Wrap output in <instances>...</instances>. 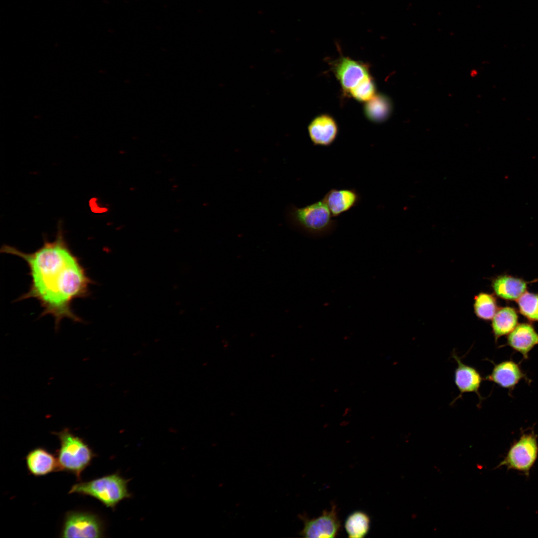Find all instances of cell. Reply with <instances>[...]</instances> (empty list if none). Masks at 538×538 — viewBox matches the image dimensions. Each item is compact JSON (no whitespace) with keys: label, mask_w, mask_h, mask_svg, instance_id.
Wrapping results in <instances>:
<instances>
[{"label":"cell","mask_w":538,"mask_h":538,"mask_svg":"<svg viewBox=\"0 0 538 538\" xmlns=\"http://www.w3.org/2000/svg\"><path fill=\"white\" fill-rule=\"evenodd\" d=\"M495 293L507 300H517L526 291L527 282L522 278L508 274L498 276L492 283Z\"/></svg>","instance_id":"9a60e30c"},{"label":"cell","mask_w":538,"mask_h":538,"mask_svg":"<svg viewBox=\"0 0 538 538\" xmlns=\"http://www.w3.org/2000/svg\"><path fill=\"white\" fill-rule=\"evenodd\" d=\"M393 106L391 100L382 94H376L366 102L364 114L368 119L375 123H381L391 116Z\"/></svg>","instance_id":"e0dca14e"},{"label":"cell","mask_w":538,"mask_h":538,"mask_svg":"<svg viewBox=\"0 0 538 538\" xmlns=\"http://www.w3.org/2000/svg\"><path fill=\"white\" fill-rule=\"evenodd\" d=\"M370 526L368 516L361 511L350 514L345 522V528L350 538H362L368 534Z\"/></svg>","instance_id":"ac0fdd59"},{"label":"cell","mask_w":538,"mask_h":538,"mask_svg":"<svg viewBox=\"0 0 538 538\" xmlns=\"http://www.w3.org/2000/svg\"><path fill=\"white\" fill-rule=\"evenodd\" d=\"M105 524L97 514L85 511H70L64 516L61 538H103Z\"/></svg>","instance_id":"5b68a950"},{"label":"cell","mask_w":538,"mask_h":538,"mask_svg":"<svg viewBox=\"0 0 538 538\" xmlns=\"http://www.w3.org/2000/svg\"><path fill=\"white\" fill-rule=\"evenodd\" d=\"M333 71L343 90L348 93L365 78L371 75L367 64L344 56L335 61Z\"/></svg>","instance_id":"ba28073f"},{"label":"cell","mask_w":538,"mask_h":538,"mask_svg":"<svg viewBox=\"0 0 538 538\" xmlns=\"http://www.w3.org/2000/svg\"><path fill=\"white\" fill-rule=\"evenodd\" d=\"M53 433L60 441L57 451L59 471L71 473L80 481L82 473L91 464L96 454L83 438L67 428Z\"/></svg>","instance_id":"3957f363"},{"label":"cell","mask_w":538,"mask_h":538,"mask_svg":"<svg viewBox=\"0 0 538 538\" xmlns=\"http://www.w3.org/2000/svg\"><path fill=\"white\" fill-rule=\"evenodd\" d=\"M333 218L322 199L301 208L292 205L287 211V220L292 226L313 237L332 233L337 226Z\"/></svg>","instance_id":"277c9868"},{"label":"cell","mask_w":538,"mask_h":538,"mask_svg":"<svg viewBox=\"0 0 538 538\" xmlns=\"http://www.w3.org/2000/svg\"><path fill=\"white\" fill-rule=\"evenodd\" d=\"M29 472L35 476H42L59 471L57 457L43 447L30 451L25 457Z\"/></svg>","instance_id":"7c38bea8"},{"label":"cell","mask_w":538,"mask_h":538,"mask_svg":"<svg viewBox=\"0 0 538 538\" xmlns=\"http://www.w3.org/2000/svg\"><path fill=\"white\" fill-rule=\"evenodd\" d=\"M303 522V528L300 535L305 538H334L338 534L340 522L335 506L330 510L323 511L319 517L309 519L300 516Z\"/></svg>","instance_id":"52a82bcc"},{"label":"cell","mask_w":538,"mask_h":538,"mask_svg":"<svg viewBox=\"0 0 538 538\" xmlns=\"http://www.w3.org/2000/svg\"><path fill=\"white\" fill-rule=\"evenodd\" d=\"M538 344V333L530 323L518 324L507 337V345L528 358L529 353Z\"/></svg>","instance_id":"4fadbf2b"},{"label":"cell","mask_w":538,"mask_h":538,"mask_svg":"<svg viewBox=\"0 0 538 538\" xmlns=\"http://www.w3.org/2000/svg\"><path fill=\"white\" fill-rule=\"evenodd\" d=\"M130 480L117 472L88 481H80L72 486L68 493L92 497L114 511L120 502L132 497L128 488Z\"/></svg>","instance_id":"7a4b0ae2"},{"label":"cell","mask_w":538,"mask_h":538,"mask_svg":"<svg viewBox=\"0 0 538 538\" xmlns=\"http://www.w3.org/2000/svg\"><path fill=\"white\" fill-rule=\"evenodd\" d=\"M376 88L374 80L369 75L349 92V94L355 100L361 102H367L376 94Z\"/></svg>","instance_id":"44dd1931"},{"label":"cell","mask_w":538,"mask_h":538,"mask_svg":"<svg viewBox=\"0 0 538 538\" xmlns=\"http://www.w3.org/2000/svg\"><path fill=\"white\" fill-rule=\"evenodd\" d=\"M309 137L315 145L328 146L336 139L338 128L335 120L327 114L316 117L308 126Z\"/></svg>","instance_id":"9c48e42d"},{"label":"cell","mask_w":538,"mask_h":538,"mask_svg":"<svg viewBox=\"0 0 538 538\" xmlns=\"http://www.w3.org/2000/svg\"><path fill=\"white\" fill-rule=\"evenodd\" d=\"M525 377L518 364L508 360L495 365L491 373L486 379L502 388L511 390Z\"/></svg>","instance_id":"5bb4252c"},{"label":"cell","mask_w":538,"mask_h":538,"mask_svg":"<svg viewBox=\"0 0 538 538\" xmlns=\"http://www.w3.org/2000/svg\"><path fill=\"white\" fill-rule=\"evenodd\" d=\"M538 456L537 436L534 433L523 434L510 447L506 456L497 467L522 472L529 475Z\"/></svg>","instance_id":"8992f818"},{"label":"cell","mask_w":538,"mask_h":538,"mask_svg":"<svg viewBox=\"0 0 538 538\" xmlns=\"http://www.w3.org/2000/svg\"><path fill=\"white\" fill-rule=\"evenodd\" d=\"M518 316L511 307L498 309L492 319V328L496 341L501 337L509 334L518 325Z\"/></svg>","instance_id":"2e32d148"},{"label":"cell","mask_w":538,"mask_h":538,"mask_svg":"<svg viewBox=\"0 0 538 538\" xmlns=\"http://www.w3.org/2000/svg\"><path fill=\"white\" fill-rule=\"evenodd\" d=\"M517 301L523 316L530 321H538V294L526 291Z\"/></svg>","instance_id":"ffe728a7"},{"label":"cell","mask_w":538,"mask_h":538,"mask_svg":"<svg viewBox=\"0 0 538 538\" xmlns=\"http://www.w3.org/2000/svg\"><path fill=\"white\" fill-rule=\"evenodd\" d=\"M452 357L457 364L454 373V380L460 394L456 400L462 397L466 393H475L481 399L479 389L483 380L481 374L475 368L464 364L455 351L453 352Z\"/></svg>","instance_id":"8fae6325"},{"label":"cell","mask_w":538,"mask_h":538,"mask_svg":"<svg viewBox=\"0 0 538 538\" xmlns=\"http://www.w3.org/2000/svg\"><path fill=\"white\" fill-rule=\"evenodd\" d=\"M498 309L497 300L493 294L481 292L475 296L474 310L475 315L479 318L490 320L494 317Z\"/></svg>","instance_id":"d6986e66"},{"label":"cell","mask_w":538,"mask_h":538,"mask_svg":"<svg viewBox=\"0 0 538 538\" xmlns=\"http://www.w3.org/2000/svg\"><path fill=\"white\" fill-rule=\"evenodd\" d=\"M0 252L18 257L28 267L29 288L17 301L37 300L42 308L40 316H52L56 329L65 318L83 322L73 311L72 304L76 299L88 296L94 282L69 247L60 225L55 239H45L42 246L33 252H23L8 245H3Z\"/></svg>","instance_id":"6da1fadb"},{"label":"cell","mask_w":538,"mask_h":538,"mask_svg":"<svg viewBox=\"0 0 538 538\" xmlns=\"http://www.w3.org/2000/svg\"><path fill=\"white\" fill-rule=\"evenodd\" d=\"M332 216L337 217L358 205L361 196L353 188H332L322 198Z\"/></svg>","instance_id":"30bf717a"}]
</instances>
